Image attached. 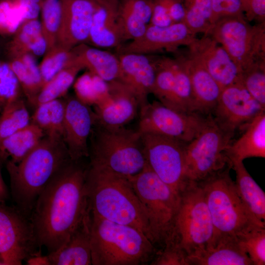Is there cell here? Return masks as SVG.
<instances>
[{"mask_svg":"<svg viewBox=\"0 0 265 265\" xmlns=\"http://www.w3.org/2000/svg\"><path fill=\"white\" fill-rule=\"evenodd\" d=\"M71 160L38 196L30 220L39 246L48 253L62 246L89 211L86 187L88 165Z\"/></svg>","mask_w":265,"mask_h":265,"instance_id":"6da1fadb","label":"cell"},{"mask_svg":"<svg viewBox=\"0 0 265 265\" xmlns=\"http://www.w3.org/2000/svg\"><path fill=\"white\" fill-rule=\"evenodd\" d=\"M71 160L62 138L45 135L20 162H5L15 206L29 218L42 191Z\"/></svg>","mask_w":265,"mask_h":265,"instance_id":"7a4b0ae2","label":"cell"},{"mask_svg":"<svg viewBox=\"0 0 265 265\" xmlns=\"http://www.w3.org/2000/svg\"><path fill=\"white\" fill-rule=\"evenodd\" d=\"M86 187L90 213L132 226L153 243L147 217L129 178L88 164Z\"/></svg>","mask_w":265,"mask_h":265,"instance_id":"3957f363","label":"cell"},{"mask_svg":"<svg viewBox=\"0 0 265 265\" xmlns=\"http://www.w3.org/2000/svg\"><path fill=\"white\" fill-rule=\"evenodd\" d=\"M90 214L92 265H145L155 257L158 250L143 232Z\"/></svg>","mask_w":265,"mask_h":265,"instance_id":"277c9868","label":"cell"},{"mask_svg":"<svg viewBox=\"0 0 265 265\" xmlns=\"http://www.w3.org/2000/svg\"><path fill=\"white\" fill-rule=\"evenodd\" d=\"M89 138L91 166L131 178L146 164L141 134L138 130L106 127L95 120Z\"/></svg>","mask_w":265,"mask_h":265,"instance_id":"5b68a950","label":"cell"},{"mask_svg":"<svg viewBox=\"0 0 265 265\" xmlns=\"http://www.w3.org/2000/svg\"><path fill=\"white\" fill-rule=\"evenodd\" d=\"M231 168L229 165L198 183L202 189L214 228L212 243L222 237L237 236L265 227V222L252 213L238 195L230 175Z\"/></svg>","mask_w":265,"mask_h":265,"instance_id":"8992f818","label":"cell"},{"mask_svg":"<svg viewBox=\"0 0 265 265\" xmlns=\"http://www.w3.org/2000/svg\"><path fill=\"white\" fill-rule=\"evenodd\" d=\"M214 228L201 187L189 182L179 194L171 241L188 257L209 248Z\"/></svg>","mask_w":265,"mask_h":265,"instance_id":"52a82bcc","label":"cell"},{"mask_svg":"<svg viewBox=\"0 0 265 265\" xmlns=\"http://www.w3.org/2000/svg\"><path fill=\"white\" fill-rule=\"evenodd\" d=\"M129 179L147 217L153 243L160 250L171 239L179 195L147 163L140 172Z\"/></svg>","mask_w":265,"mask_h":265,"instance_id":"ba28073f","label":"cell"},{"mask_svg":"<svg viewBox=\"0 0 265 265\" xmlns=\"http://www.w3.org/2000/svg\"><path fill=\"white\" fill-rule=\"evenodd\" d=\"M234 135L210 115L200 133L185 145V173L188 182L200 183L231 166L226 151Z\"/></svg>","mask_w":265,"mask_h":265,"instance_id":"9c48e42d","label":"cell"},{"mask_svg":"<svg viewBox=\"0 0 265 265\" xmlns=\"http://www.w3.org/2000/svg\"><path fill=\"white\" fill-rule=\"evenodd\" d=\"M244 17L221 18L207 35L227 52L242 72L265 60V22L251 25Z\"/></svg>","mask_w":265,"mask_h":265,"instance_id":"30bf717a","label":"cell"},{"mask_svg":"<svg viewBox=\"0 0 265 265\" xmlns=\"http://www.w3.org/2000/svg\"><path fill=\"white\" fill-rule=\"evenodd\" d=\"M140 109L137 130L140 133L160 135L186 144L200 133L211 115L178 111L156 101Z\"/></svg>","mask_w":265,"mask_h":265,"instance_id":"8fae6325","label":"cell"},{"mask_svg":"<svg viewBox=\"0 0 265 265\" xmlns=\"http://www.w3.org/2000/svg\"><path fill=\"white\" fill-rule=\"evenodd\" d=\"M141 137L146 163L179 195L189 183L185 173L186 143L158 134L144 133Z\"/></svg>","mask_w":265,"mask_h":265,"instance_id":"7c38bea8","label":"cell"},{"mask_svg":"<svg viewBox=\"0 0 265 265\" xmlns=\"http://www.w3.org/2000/svg\"><path fill=\"white\" fill-rule=\"evenodd\" d=\"M41 251L30 219L15 206L0 204V259L3 265H21Z\"/></svg>","mask_w":265,"mask_h":265,"instance_id":"4fadbf2b","label":"cell"},{"mask_svg":"<svg viewBox=\"0 0 265 265\" xmlns=\"http://www.w3.org/2000/svg\"><path fill=\"white\" fill-rule=\"evenodd\" d=\"M265 107L257 101L240 81L224 88L212 113L214 120L226 131L235 134L243 129Z\"/></svg>","mask_w":265,"mask_h":265,"instance_id":"5bb4252c","label":"cell"},{"mask_svg":"<svg viewBox=\"0 0 265 265\" xmlns=\"http://www.w3.org/2000/svg\"><path fill=\"white\" fill-rule=\"evenodd\" d=\"M196 38V34L184 22L174 23L166 26L149 24L141 37L117 49L119 53L148 54L162 51L173 53L181 46L188 47Z\"/></svg>","mask_w":265,"mask_h":265,"instance_id":"9a60e30c","label":"cell"},{"mask_svg":"<svg viewBox=\"0 0 265 265\" xmlns=\"http://www.w3.org/2000/svg\"><path fill=\"white\" fill-rule=\"evenodd\" d=\"M65 101L63 140L72 160L89 157L88 140L95 115L89 106L76 97Z\"/></svg>","mask_w":265,"mask_h":265,"instance_id":"2e32d148","label":"cell"},{"mask_svg":"<svg viewBox=\"0 0 265 265\" xmlns=\"http://www.w3.org/2000/svg\"><path fill=\"white\" fill-rule=\"evenodd\" d=\"M222 90L240 81L241 71L225 50L209 35L196 39L186 47Z\"/></svg>","mask_w":265,"mask_h":265,"instance_id":"e0dca14e","label":"cell"},{"mask_svg":"<svg viewBox=\"0 0 265 265\" xmlns=\"http://www.w3.org/2000/svg\"><path fill=\"white\" fill-rule=\"evenodd\" d=\"M60 0L61 14L56 44L69 49L87 44L98 0Z\"/></svg>","mask_w":265,"mask_h":265,"instance_id":"ac0fdd59","label":"cell"},{"mask_svg":"<svg viewBox=\"0 0 265 265\" xmlns=\"http://www.w3.org/2000/svg\"><path fill=\"white\" fill-rule=\"evenodd\" d=\"M108 96L94 106L95 120L101 125L110 128L124 127L135 116L140 107L135 95L118 80L107 82Z\"/></svg>","mask_w":265,"mask_h":265,"instance_id":"d6986e66","label":"cell"},{"mask_svg":"<svg viewBox=\"0 0 265 265\" xmlns=\"http://www.w3.org/2000/svg\"><path fill=\"white\" fill-rule=\"evenodd\" d=\"M175 58L184 67L190 80L194 97V112L211 114L217 103L222 89L203 66L188 50H178Z\"/></svg>","mask_w":265,"mask_h":265,"instance_id":"ffe728a7","label":"cell"},{"mask_svg":"<svg viewBox=\"0 0 265 265\" xmlns=\"http://www.w3.org/2000/svg\"><path fill=\"white\" fill-rule=\"evenodd\" d=\"M118 57L120 68L117 80L135 95L140 107L148 102V96L153 88L156 76L153 57L135 53H120Z\"/></svg>","mask_w":265,"mask_h":265,"instance_id":"44dd1931","label":"cell"},{"mask_svg":"<svg viewBox=\"0 0 265 265\" xmlns=\"http://www.w3.org/2000/svg\"><path fill=\"white\" fill-rule=\"evenodd\" d=\"M125 42L119 0H98L87 44L97 48H118Z\"/></svg>","mask_w":265,"mask_h":265,"instance_id":"7402d4cb","label":"cell"},{"mask_svg":"<svg viewBox=\"0 0 265 265\" xmlns=\"http://www.w3.org/2000/svg\"><path fill=\"white\" fill-rule=\"evenodd\" d=\"M90 211L68 240L56 251L48 253L51 265H92Z\"/></svg>","mask_w":265,"mask_h":265,"instance_id":"603a6c76","label":"cell"},{"mask_svg":"<svg viewBox=\"0 0 265 265\" xmlns=\"http://www.w3.org/2000/svg\"><path fill=\"white\" fill-rule=\"evenodd\" d=\"M187 265H253L236 236L222 237L205 250L187 258Z\"/></svg>","mask_w":265,"mask_h":265,"instance_id":"cb8c5ba5","label":"cell"},{"mask_svg":"<svg viewBox=\"0 0 265 265\" xmlns=\"http://www.w3.org/2000/svg\"><path fill=\"white\" fill-rule=\"evenodd\" d=\"M242 130L241 135L231 142L227 149L231 165L249 158H265V112L257 116Z\"/></svg>","mask_w":265,"mask_h":265,"instance_id":"d4e9b609","label":"cell"},{"mask_svg":"<svg viewBox=\"0 0 265 265\" xmlns=\"http://www.w3.org/2000/svg\"><path fill=\"white\" fill-rule=\"evenodd\" d=\"M72 51L77 61L84 69H87L106 82L118 79L120 66L118 56L86 44L79 45Z\"/></svg>","mask_w":265,"mask_h":265,"instance_id":"484cf974","label":"cell"},{"mask_svg":"<svg viewBox=\"0 0 265 265\" xmlns=\"http://www.w3.org/2000/svg\"><path fill=\"white\" fill-rule=\"evenodd\" d=\"M6 61L18 80L28 102L35 106L36 97L43 86L36 57L28 53L5 54Z\"/></svg>","mask_w":265,"mask_h":265,"instance_id":"4316f807","label":"cell"},{"mask_svg":"<svg viewBox=\"0 0 265 265\" xmlns=\"http://www.w3.org/2000/svg\"><path fill=\"white\" fill-rule=\"evenodd\" d=\"M151 0H119V13L125 41L141 37L149 24Z\"/></svg>","mask_w":265,"mask_h":265,"instance_id":"83f0119b","label":"cell"},{"mask_svg":"<svg viewBox=\"0 0 265 265\" xmlns=\"http://www.w3.org/2000/svg\"><path fill=\"white\" fill-rule=\"evenodd\" d=\"M45 136L43 131L35 124L27 126L1 140L0 159L5 161L10 158L14 163L20 162Z\"/></svg>","mask_w":265,"mask_h":265,"instance_id":"f1b7e54d","label":"cell"},{"mask_svg":"<svg viewBox=\"0 0 265 265\" xmlns=\"http://www.w3.org/2000/svg\"><path fill=\"white\" fill-rule=\"evenodd\" d=\"M236 173L235 186L239 197L252 213L265 222V193L245 167L243 161L231 165Z\"/></svg>","mask_w":265,"mask_h":265,"instance_id":"f546056e","label":"cell"},{"mask_svg":"<svg viewBox=\"0 0 265 265\" xmlns=\"http://www.w3.org/2000/svg\"><path fill=\"white\" fill-rule=\"evenodd\" d=\"M64 114L65 101L55 99L37 106L31 122L39 127L45 135L63 139Z\"/></svg>","mask_w":265,"mask_h":265,"instance_id":"4dcf8cb0","label":"cell"},{"mask_svg":"<svg viewBox=\"0 0 265 265\" xmlns=\"http://www.w3.org/2000/svg\"><path fill=\"white\" fill-rule=\"evenodd\" d=\"M43 36L41 22L38 18L25 21L6 43L4 47L5 53L31 54Z\"/></svg>","mask_w":265,"mask_h":265,"instance_id":"1f68e13d","label":"cell"},{"mask_svg":"<svg viewBox=\"0 0 265 265\" xmlns=\"http://www.w3.org/2000/svg\"><path fill=\"white\" fill-rule=\"evenodd\" d=\"M156 76L152 94L164 106L175 109V78L169 57H153Z\"/></svg>","mask_w":265,"mask_h":265,"instance_id":"d6a6232c","label":"cell"},{"mask_svg":"<svg viewBox=\"0 0 265 265\" xmlns=\"http://www.w3.org/2000/svg\"><path fill=\"white\" fill-rule=\"evenodd\" d=\"M83 69L82 65L77 64L57 73L42 87L36 97L35 106L65 96L79 72Z\"/></svg>","mask_w":265,"mask_h":265,"instance_id":"836d02e7","label":"cell"},{"mask_svg":"<svg viewBox=\"0 0 265 265\" xmlns=\"http://www.w3.org/2000/svg\"><path fill=\"white\" fill-rule=\"evenodd\" d=\"M30 117L24 101L18 96L7 102L0 116V137L3 138L30 123Z\"/></svg>","mask_w":265,"mask_h":265,"instance_id":"e575fe53","label":"cell"},{"mask_svg":"<svg viewBox=\"0 0 265 265\" xmlns=\"http://www.w3.org/2000/svg\"><path fill=\"white\" fill-rule=\"evenodd\" d=\"M77 64L80 63L77 61L72 49L55 44L46 51L39 64L43 85L61 70Z\"/></svg>","mask_w":265,"mask_h":265,"instance_id":"d590c367","label":"cell"},{"mask_svg":"<svg viewBox=\"0 0 265 265\" xmlns=\"http://www.w3.org/2000/svg\"><path fill=\"white\" fill-rule=\"evenodd\" d=\"M74 88L76 97L89 106H96L108 95L107 82L89 71L76 80Z\"/></svg>","mask_w":265,"mask_h":265,"instance_id":"8d00e7d4","label":"cell"},{"mask_svg":"<svg viewBox=\"0 0 265 265\" xmlns=\"http://www.w3.org/2000/svg\"><path fill=\"white\" fill-rule=\"evenodd\" d=\"M185 15L183 22L195 34L207 35L211 27V0H182Z\"/></svg>","mask_w":265,"mask_h":265,"instance_id":"74e56055","label":"cell"},{"mask_svg":"<svg viewBox=\"0 0 265 265\" xmlns=\"http://www.w3.org/2000/svg\"><path fill=\"white\" fill-rule=\"evenodd\" d=\"M169 61L175 78V109L194 112V97L189 76L175 58L169 57Z\"/></svg>","mask_w":265,"mask_h":265,"instance_id":"f35d334b","label":"cell"},{"mask_svg":"<svg viewBox=\"0 0 265 265\" xmlns=\"http://www.w3.org/2000/svg\"><path fill=\"white\" fill-rule=\"evenodd\" d=\"M43 34L47 45V50L57 43V35L61 14L60 0H41L40 5Z\"/></svg>","mask_w":265,"mask_h":265,"instance_id":"ab89813d","label":"cell"},{"mask_svg":"<svg viewBox=\"0 0 265 265\" xmlns=\"http://www.w3.org/2000/svg\"><path fill=\"white\" fill-rule=\"evenodd\" d=\"M26 8L14 0H0V35L11 36L28 20Z\"/></svg>","mask_w":265,"mask_h":265,"instance_id":"60d3db41","label":"cell"},{"mask_svg":"<svg viewBox=\"0 0 265 265\" xmlns=\"http://www.w3.org/2000/svg\"><path fill=\"white\" fill-rule=\"evenodd\" d=\"M240 82L251 95L265 107V60L258 61L243 70Z\"/></svg>","mask_w":265,"mask_h":265,"instance_id":"b9f144b4","label":"cell"},{"mask_svg":"<svg viewBox=\"0 0 265 265\" xmlns=\"http://www.w3.org/2000/svg\"><path fill=\"white\" fill-rule=\"evenodd\" d=\"M236 237L239 245L253 265H265V227L258 228Z\"/></svg>","mask_w":265,"mask_h":265,"instance_id":"7bdbcfd3","label":"cell"},{"mask_svg":"<svg viewBox=\"0 0 265 265\" xmlns=\"http://www.w3.org/2000/svg\"><path fill=\"white\" fill-rule=\"evenodd\" d=\"M21 90L7 62L0 59V108L9 101L20 96Z\"/></svg>","mask_w":265,"mask_h":265,"instance_id":"ee69618b","label":"cell"},{"mask_svg":"<svg viewBox=\"0 0 265 265\" xmlns=\"http://www.w3.org/2000/svg\"><path fill=\"white\" fill-rule=\"evenodd\" d=\"M152 265H187V256L174 242H167L158 251L151 262Z\"/></svg>","mask_w":265,"mask_h":265,"instance_id":"f6af8a7d","label":"cell"},{"mask_svg":"<svg viewBox=\"0 0 265 265\" xmlns=\"http://www.w3.org/2000/svg\"><path fill=\"white\" fill-rule=\"evenodd\" d=\"M211 3L212 27L218 20L223 18L244 17L241 0H211Z\"/></svg>","mask_w":265,"mask_h":265,"instance_id":"bcb514c9","label":"cell"},{"mask_svg":"<svg viewBox=\"0 0 265 265\" xmlns=\"http://www.w3.org/2000/svg\"><path fill=\"white\" fill-rule=\"evenodd\" d=\"M245 18L249 22H265V0H241Z\"/></svg>","mask_w":265,"mask_h":265,"instance_id":"7dc6e473","label":"cell"},{"mask_svg":"<svg viewBox=\"0 0 265 265\" xmlns=\"http://www.w3.org/2000/svg\"><path fill=\"white\" fill-rule=\"evenodd\" d=\"M153 11L149 25L166 26L174 24L168 12L158 0H151Z\"/></svg>","mask_w":265,"mask_h":265,"instance_id":"c3c4849f","label":"cell"},{"mask_svg":"<svg viewBox=\"0 0 265 265\" xmlns=\"http://www.w3.org/2000/svg\"><path fill=\"white\" fill-rule=\"evenodd\" d=\"M165 8L174 23L183 22L185 12L182 0H158Z\"/></svg>","mask_w":265,"mask_h":265,"instance_id":"681fc988","label":"cell"},{"mask_svg":"<svg viewBox=\"0 0 265 265\" xmlns=\"http://www.w3.org/2000/svg\"><path fill=\"white\" fill-rule=\"evenodd\" d=\"M27 265H51L47 255H42L41 251L33 255L26 260Z\"/></svg>","mask_w":265,"mask_h":265,"instance_id":"f907efd6","label":"cell"},{"mask_svg":"<svg viewBox=\"0 0 265 265\" xmlns=\"http://www.w3.org/2000/svg\"><path fill=\"white\" fill-rule=\"evenodd\" d=\"M1 161L0 159V204L6 203L9 196L7 187L4 182L1 172Z\"/></svg>","mask_w":265,"mask_h":265,"instance_id":"816d5d0a","label":"cell"},{"mask_svg":"<svg viewBox=\"0 0 265 265\" xmlns=\"http://www.w3.org/2000/svg\"><path fill=\"white\" fill-rule=\"evenodd\" d=\"M21 3L23 5L33 6L39 5L40 6L41 0H14Z\"/></svg>","mask_w":265,"mask_h":265,"instance_id":"f5cc1de1","label":"cell"},{"mask_svg":"<svg viewBox=\"0 0 265 265\" xmlns=\"http://www.w3.org/2000/svg\"><path fill=\"white\" fill-rule=\"evenodd\" d=\"M0 265H3V263H2V261H1L0 259Z\"/></svg>","mask_w":265,"mask_h":265,"instance_id":"db71d44e","label":"cell"},{"mask_svg":"<svg viewBox=\"0 0 265 265\" xmlns=\"http://www.w3.org/2000/svg\"></svg>","mask_w":265,"mask_h":265,"instance_id":"11a10c76","label":"cell"}]
</instances>
